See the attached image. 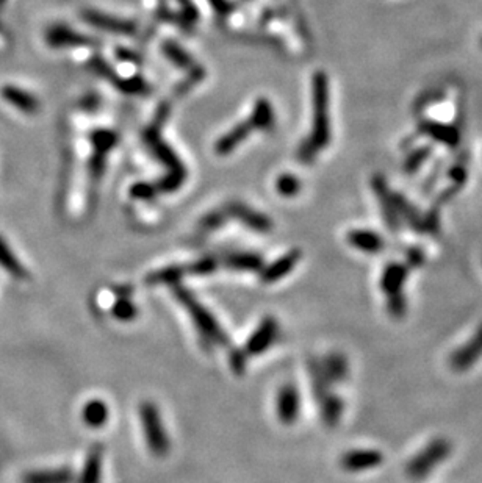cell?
I'll return each instance as SVG.
<instances>
[{
	"label": "cell",
	"instance_id": "cell-17",
	"mask_svg": "<svg viewBox=\"0 0 482 483\" xmlns=\"http://www.w3.org/2000/svg\"><path fill=\"white\" fill-rule=\"evenodd\" d=\"M318 403L319 408H321V419L324 426H339V422L343 418V413H345V402H343L341 397L334 394V392H328L321 401H318Z\"/></svg>",
	"mask_w": 482,
	"mask_h": 483
},
{
	"label": "cell",
	"instance_id": "cell-33",
	"mask_svg": "<svg viewBox=\"0 0 482 483\" xmlns=\"http://www.w3.org/2000/svg\"><path fill=\"white\" fill-rule=\"evenodd\" d=\"M216 266H218V262H216L215 258H202L186 268V271H188V274L193 275H208L215 273Z\"/></svg>",
	"mask_w": 482,
	"mask_h": 483
},
{
	"label": "cell",
	"instance_id": "cell-12",
	"mask_svg": "<svg viewBox=\"0 0 482 483\" xmlns=\"http://www.w3.org/2000/svg\"><path fill=\"white\" fill-rule=\"evenodd\" d=\"M227 213L233 217H237V219L243 222L244 226H248L256 232L267 233L273 228V222H271L268 216L258 213L256 210H251L243 203H232L231 207H229Z\"/></svg>",
	"mask_w": 482,
	"mask_h": 483
},
{
	"label": "cell",
	"instance_id": "cell-31",
	"mask_svg": "<svg viewBox=\"0 0 482 483\" xmlns=\"http://www.w3.org/2000/svg\"><path fill=\"white\" fill-rule=\"evenodd\" d=\"M111 313H113L114 318L119 319V321L129 322V321H132V319L136 318L138 310L129 299H119L116 304L113 305Z\"/></svg>",
	"mask_w": 482,
	"mask_h": 483
},
{
	"label": "cell",
	"instance_id": "cell-10",
	"mask_svg": "<svg viewBox=\"0 0 482 483\" xmlns=\"http://www.w3.org/2000/svg\"><path fill=\"white\" fill-rule=\"evenodd\" d=\"M346 241L352 249L368 253V255H376V253L385 250V239L382 238V235L370 230V228H354V230H349L346 235Z\"/></svg>",
	"mask_w": 482,
	"mask_h": 483
},
{
	"label": "cell",
	"instance_id": "cell-37",
	"mask_svg": "<svg viewBox=\"0 0 482 483\" xmlns=\"http://www.w3.org/2000/svg\"><path fill=\"white\" fill-rule=\"evenodd\" d=\"M449 179L453 180L456 188H461V186L467 182V169L461 165L451 167Z\"/></svg>",
	"mask_w": 482,
	"mask_h": 483
},
{
	"label": "cell",
	"instance_id": "cell-13",
	"mask_svg": "<svg viewBox=\"0 0 482 483\" xmlns=\"http://www.w3.org/2000/svg\"><path fill=\"white\" fill-rule=\"evenodd\" d=\"M321 370L330 385L345 382L349 376V361L343 352H330L321 361Z\"/></svg>",
	"mask_w": 482,
	"mask_h": 483
},
{
	"label": "cell",
	"instance_id": "cell-20",
	"mask_svg": "<svg viewBox=\"0 0 482 483\" xmlns=\"http://www.w3.org/2000/svg\"><path fill=\"white\" fill-rule=\"evenodd\" d=\"M108 416V405L100 399H93L85 403V407L82 410V419L88 427L91 428H100L107 424Z\"/></svg>",
	"mask_w": 482,
	"mask_h": 483
},
{
	"label": "cell",
	"instance_id": "cell-2",
	"mask_svg": "<svg viewBox=\"0 0 482 483\" xmlns=\"http://www.w3.org/2000/svg\"><path fill=\"white\" fill-rule=\"evenodd\" d=\"M172 286H174V295H176V299L185 307V310L188 311V315L191 316L193 322H195L196 329L199 330V334H201L204 340L208 343L221 344V346L229 344L224 330L220 327L218 321H216L212 313H210L206 307H204L201 302L195 298V294L188 291L186 288L180 286L179 283H176V285Z\"/></svg>",
	"mask_w": 482,
	"mask_h": 483
},
{
	"label": "cell",
	"instance_id": "cell-28",
	"mask_svg": "<svg viewBox=\"0 0 482 483\" xmlns=\"http://www.w3.org/2000/svg\"><path fill=\"white\" fill-rule=\"evenodd\" d=\"M185 274H188L186 268L170 266V268L157 271V273H152L148 277L146 282L149 285L150 283H152V285H159V283H170V285H176V283H179V280L182 279Z\"/></svg>",
	"mask_w": 482,
	"mask_h": 483
},
{
	"label": "cell",
	"instance_id": "cell-11",
	"mask_svg": "<svg viewBox=\"0 0 482 483\" xmlns=\"http://www.w3.org/2000/svg\"><path fill=\"white\" fill-rule=\"evenodd\" d=\"M301 257H303V253H301L299 249H293L290 252H287L285 255L277 258L276 262H273L271 264H268L267 268L262 269L260 280L263 283H267V285L282 280L284 277L290 274L294 268H296Z\"/></svg>",
	"mask_w": 482,
	"mask_h": 483
},
{
	"label": "cell",
	"instance_id": "cell-1",
	"mask_svg": "<svg viewBox=\"0 0 482 483\" xmlns=\"http://www.w3.org/2000/svg\"><path fill=\"white\" fill-rule=\"evenodd\" d=\"M312 102L313 122L310 138L299 150L301 161H312L319 150L330 141V118H329V78L324 72H316L312 78Z\"/></svg>",
	"mask_w": 482,
	"mask_h": 483
},
{
	"label": "cell",
	"instance_id": "cell-30",
	"mask_svg": "<svg viewBox=\"0 0 482 483\" xmlns=\"http://www.w3.org/2000/svg\"><path fill=\"white\" fill-rule=\"evenodd\" d=\"M276 190L279 191L280 196L284 197H293L301 191V182L298 177H294L292 174H284L277 179Z\"/></svg>",
	"mask_w": 482,
	"mask_h": 483
},
{
	"label": "cell",
	"instance_id": "cell-25",
	"mask_svg": "<svg viewBox=\"0 0 482 483\" xmlns=\"http://www.w3.org/2000/svg\"><path fill=\"white\" fill-rule=\"evenodd\" d=\"M251 124L254 129H260V130H269L274 127V113L273 108H271L269 102L260 99L256 104L254 113H252L251 116Z\"/></svg>",
	"mask_w": 482,
	"mask_h": 483
},
{
	"label": "cell",
	"instance_id": "cell-5",
	"mask_svg": "<svg viewBox=\"0 0 482 483\" xmlns=\"http://www.w3.org/2000/svg\"><path fill=\"white\" fill-rule=\"evenodd\" d=\"M482 358V324L468 340L451 352L448 365L454 372H467Z\"/></svg>",
	"mask_w": 482,
	"mask_h": 483
},
{
	"label": "cell",
	"instance_id": "cell-14",
	"mask_svg": "<svg viewBox=\"0 0 482 483\" xmlns=\"http://www.w3.org/2000/svg\"><path fill=\"white\" fill-rule=\"evenodd\" d=\"M373 188H375L379 202H381L385 224H387V227L391 228V230H398V227H400V217H398V211L395 208L393 194H390L382 177H375V180H373Z\"/></svg>",
	"mask_w": 482,
	"mask_h": 483
},
{
	"label": "cell",
	"instance_id": "cell-15",
	"mask_svg": "<svg viewBox=\"0 0 482 483\" xmlns=\"http://www.w3.org/2000/svg\"><path fill=\"white\" fill-rule=\"evenodd\" d=\"M83 17L91 24V26L107 30V32H116V33H132L135 30V26L129 21L116 19V17L98 13V11H85Z\"/></svg>",
	"mask_w": 482,
	"mask_h": 483
},
{
	"label": "cell",
	"instance_id": "cell-24",
	"mask_svg": "<svg viewBox=\"0 0 482 483\" xmlns=\"http://www.w3.org/2000/svg\"><path fill=\"white\" fill-rule=\"evenodd\" d=\"M47 42H49L51 46L62 47V46L85 44V42H88V39L80 33L72 32V30L68 27L57 26V27H52L49 30V33H47Z\"/></svg>",
	"mask_w": 482,
	"mask_h": 483
},
{
	"label": "cell",
	"instance_id": "cell-23",
	"mask_svg": "<svg viewBox=\"0 0 482 483\" xmlns=\"http://www.w3.org/2000/svg\"><path fill=\"white\" fill-rule=\"evenodd\" d=\"M226 264L229 268L237 269V271H262L263 259L260 255L252 252H233L231 255H227Z\"/></svg>",
	"mask_w": 482,
	"mask_h": 483
},
{
	"label": "cell",
	"instance_id": "cell-34",
	"mask_svg": "<svg viewBox=\"0 0 482 483\" xmlns=\"http://www.w3.org/2000/svg\"><path fill=\"white\" fill-rule=\"evenodd\" d=\"M429 155H431V147H423V149L415 150V152L409 156V160L406 161V165H404L406 172L413 174L421 165H423Z\"/></svg>",
	"mask_w": 482,
	"mask_h": 483
},
{
	"label": "cell",
	"instance_id": "cell-6",
	"mask_svg": "<svg viewBox=\"0 0 482 483\" xmlns=\"http://www.w3.org/2000/svg\"><path fill=\"white\" fill-rule=\"evenodd\" d=\"M299 410L301 397L296 386L292 383H285L284 386H280L276 399V413L279 421L285 426H293L299 418Z\"/></svg>",
	"mask_w": 482,
	"mask_h": 483
},
{
	"label": "cell",
	"instance_id": "cell-26",
	"mask_svg": "<svg viewBox=\"0 0 482 483\" xmlns=\"http://www.w3.org/2000/svg\"><path fill=\"white\" fill-rule=\"evenodd\" d=\"M0 266L13 277H16V279H24V277H27L26 269H24V266L19 263V259L16 258L15 253L11 252V249L2 238H0Z\"/></svg>",
	"mask_w": 482,
	"mask_h": 483
},
{
	"label": "cell",
	"instance_id": "cell-9",
	"mask_svg": "<svg viewBox=\"0 0 482 483\" xmlns=\"http://www.w3.org/2000/svg\"><path fill=\"white\" fill-rule=\"evenodd\" d=\"M277 334H279V324L276 322L274 318L267 316L256 329L254 334L249 336L246 343V354L248 355H260L267 352L271 344L276 341Z\"/></svg>",
	"mask_w": 482,
	"mask_h": 483
},
{
	"label": "cell",
	"instance_id": "cell-16",
	"mask_svg": "<svg viewBox=\"0 0 482 483\" xmlns=\"http://www.w3.org/2000/svg\"><path fill=\"white\" fill-rule=\"evenodd\" d=\"M420 130L427 136H431L432 140L447 144V146H451V147L457 146L461 140L459 131H457V129L453 125H445V124L432 122V120H425V122L420 124Z\"/></svg>",
	"mask_w": 482,
	"mask_h": 483
},
{
	"label": "cell",
	"instance_id": "cell-4",
	"mask_svg": "<svg viewBox=\"0 0 482 483\" xmlns=\"http://www.w3.org/2000/svg\"><path fill=\"white\" fill-rule=\"evenodd\" d=\"M140 418L150 454H154L155 457L168 455L171 448L170 437H168V432L155 403L143 402L140 405Z\"/></svg>",
	"mask_w": 482,
	"mask_h": 483
},
{
	"label": "cell",
	"instance_id": "cell-29",
	"mask_svg": "<svg viewBox=\"0 0 482 483\" xmlns=\"http://www.w3.org/2000/svg\"><path fill=\"white\" fill-rule=\"evenodd\" d=\"M407 298L404 293L393 294L385 298V309H387L389 315L393 319H402L407 315Z\"/></svg>",
	"mask_w": 482,
	"mask_h": 483
},
{
	"label": "cell",
	"instance_id": "cell-27",
	"mask_svg": "<svg viewBox=\"0 0 482 483\" xmlns=\"http://www.w3.org/2000/svg\"><path fill=\"white\" fill-rule=\"evenodd\" d=\"M310 370V379H312V390H313V396L316 397V401H321L324 396L328 394L329 391V380L324 376V372L321 370V365L316 363L315 360L310 361L309 365Z\"/></svg>",
	"mask_w": 482,
	"mask_h": 483
},
{
	"label": "cell",
	"instance_id": "cell-36",
	"mask_svg": "<svg viewBox=\"0 0 482 483\" xmlns=\"http://www.w3.org/2000/svg\"><path fill=\"white\" fill-rule=\"evenodd\" d=\"M130 194L135 199H152L155 194V188L148 183H138L130 190Z\"/></svg>",
	"mask_w": 482,
	"mask_h": 483
},
{
	"label": "cell",
	"instance_id": "cell-3",
	"mask_svg": "<svg viewBox=\"0 0 482 483\" xmlns=\"http://www.w3.org/2000/svg\"><path fill=\"white\" fill-rule=\"evenodd\" d=\"M453 452V446H451L448 438L437 437L431 439L418 454H415L411 462L407 463L406 473L409 479L413 482H420L426 479L427 475L436 469L438 464H442Z\"/></svg>",
	"mask_w": 482,
	"mask_h": 483
},
{
	"label": "cell",
	"instance_id": "cell-18",
	"mask_svg": "<svg viewBox=\"0 0 482 483\" xmlns=\"http://www.w3.org/2000/svg\"><path fill=\"white\" fill-rule=\"evenodd\" d=\"M251 129H254V127H252V124H251V120H246V122H243V124L235 125L227 135H224L222 138H220L218 141H216V146H215L216 154H220V155L231 154L233 149H237L238 144H241L246 140V138H248Z\"/></svg>",
	"mask_w": 482,
	"mask_h": 483
},
{
	"label": "cell",
	"instance_id": "cell-22",
	"mask_svg": "<svg viewBox=\"0 0 482 483\" xmlns=\"http://www.w3.org/2000/svg\"><path fill=\"white\" fill-rule=\"evenodd\" d=\"M3 98L5 100H8L11 105L17 107L24 113L32 114L38 111V107H39L38 100H36L32 94L22 91L19 88H13V86L3 88Z\"/></svg>",
	"mask_w": 482,
	"mask_h": 483
},
{
	"label": "cell",
	"instance_id": "cell-35",
	"mask_svg": "<svg viewBox=\"0 0 482 483\" xmlns=\"http://www.w3.org/2000/svg\"><path fill=\"white\" fill-rule=\"evenodd\" d=\"M425 262H426V253L420 246L409 247L406 252V264L409 269H417L420 266H423Z\"/></svg>",
	"mask_w": 482,
	"mask_h": 483
},
{
	"label": "cell",
	"instance_id": "cell-39",
	"mask_svg": "<svg viewBox=\"0 0 482 483\" xmlns=\"http://www.w3.org/2000/svg\"><path fill=\"white\" fill-rule=\"evenodd\" d=\"M224 217V213H210L208 216H206V219L202 221V226L208 228V230H213V228H218L220 226H222Z\"/></svg>",
	"mask_w": 482,
	"mask_h": 483
},
{
	"label": "cell",
	"instance_id": "cell-38",
	"mask_svg": "<svg viewBox=\"0 0 482 483\" xmlns=\"http://www.w3.org/2000/svg\"><path fill=\"white\" fill-rule=\"evenodd\" d=\"M231 365L235 374H243L244 366H246V357L241 350H233L231 355Z\"/></svg>",
	"mask_w": 482,
	"mask_h": 483
},
{
	"label": "cell",
	"instance_id": "cell-19",
	"mask_svg": "<svg viewBox=\"0 0 482 483\" xmlns=\"http://www.w3.org/2000/svg\"><path fill=\"white\" fill-rule=\"evenodd\" d=\"M102 458H104V448L99 444L93 446L91 450H89L87 455L78 483H100Z\"/></svg>",
	"mask_w": 482,
	"mask_h": 483
},
{
	"label": "cell",
	"instance_id": "cell-8",
	"mask_svg": "<svg viewBox=\"0 0 482 483\" xmlns=\"http://www.w3.org/2000/svg\"><path fill=\"white\" fill-rule=\"evenodd\" d=\"M411 274V269L402 262H391L385 264V268L379 280V288L385 294V298L393 294L404 293V286Z\"/></svg>",
	"mask_w": 482,
	"mask_h": 483
},
{
	"label": "cell",
	"instance_id": "cell-21",
	"mask_svg": "<svg viewBox=\"0 0 482 483\" xmlns=\"http://www.w3.org/2000/svg\"><path fill=\"white\" fill-rule=\"evenodd\" d=\"M74 474L69 468L52 471H35L24 477V483H72Z\"/></svg>",
	"mask_w": 482,
	"mask_h": 483
},
{
	"label": "cell",
	"instance_id": "cell-32",
	"mask_svg": "<svg viewBox=\"0 0 482 483\" xmlns=\"http://www.w3.org/2000/svg\"><path fill=\"white\" fill-rule=\"evenodd\" d=\"M163 52L172 63H176L177 66H180V68H188V66H191V58L188 53H186L184 49H180L179 46L172 44V42H166L163 46Z\"/></svg>",
	"mask_w": 482,
	"mask_h": 483
},
{
	"label": "cell",
	"instance_id": "cell-7",
	"mask_svg": "<svg viewBox=\"0 0 482 483\" xmlns=\"http://www.w3.org/2000/svg\"><path fill=\"white\" fill-rule=\"evenodd\" d=\"M384 460V454L377 449H352L343 454L340 464L348 473H360L379 468Z\"/></svg>",
	"mask_w": 482,
	"mask_h": 483
}]
</instances>
